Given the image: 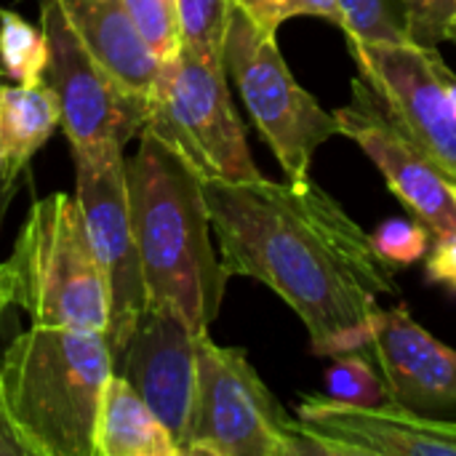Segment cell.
<instances>
[{"mask_svg":"<svg viewBox=\"0 0 456 456\" xmlns=\"http://www.w3.org/2000/svg\"><path fill=\"white\" fill-rule=\"evenodd\" d=\"M363 353L374 361L390 403L430 417L456 414V350L414 321L406 305L382 313Z\"/></svg>","mask_w":456,"mask_h":456,"instance_id":"14","label":"cell"},{"mask_svg":"<svg viewBox=\"0 0 456 456\" xmlns=\"http://www.w3.org/2000/svg\"><path fill=\"white\" fill-rule=\"evenodd\" d=\"M11 195H13V192H8V190H0V219H3V211H5V206H8Z\"/></svg>","mask_w":456,"mask_h":456,"instance_id":"29","label":"cell"},{"mask_svg":"<svg viewBox=\"0 0 456 456\" xmlns=\"http://www.w3.org/2000/svg\"><path fill=\"white\" fill-rule=\"evenodd\" d=\"M13 305L32 326L107 331L110 289L77 198L35 200L5 259Z\"/></svg>","mask_w":456,"mask_h":456,"instance_id":"4","label":"cell"},{"mask_svg":"<svg viewBox=\"0 0 456 456\" xmlns=\"http://www.w3.org/2000/svg\"><path fill=\"white\" fill-rule=\"evenodd\" d=\"M211 230L230 278H254L305 323L315 355L363 350L398 297L371 235L307 179H203Z\"/></svg>","mask_w":456,"mask_h":456,"instance_id":"1","label":"cell"},{"mask_svg":"<svg viewBox=\"0 0 456 456\" xmlns=\"http://www.w3.org/2000/svg\"><path fill=\"white\" fill-rule=\"evenodd\" d=\"M61 5L91 56L123 88L147 99L158 80L160 59L134 24L123 0H61Z\"/></svg>","mask_w":456,"mask_h":456,"instance_id":"15","label":"cell"},{"mask_svg":"<svg viewBox=\"0 0 456 456\" xmlns=\"http://www.w3.org/2000/svg\"><path fill=\"white\" fill-rule=\"evenodd\" d=\"M224 69L286 179H307L318 147L339 136L337 118L299 86L278 35L259 29L235 5L224 35Z\"/></svg>","mask_w":456,"mask_h":456,"instance_id":"7","label":"cell"},{"mask_svg":"<svg viewBox=\"0 0 456 456\" xmlns=\"http://www.w3.org/2000/svg\"><path fill=\"white\" fill-rule=\"evenodd\" d=\"M0 67L19 86H43L48 37L13 8H0Z\"/></svg>","mask_w":456,"mask_h":456,"instance_id":"18","label":"cell"},{"mask_svg":"<svg viewBox=\"0 0 456 456\" xmlns=\"http://www.w3.org/2000/svg\"><path fill=\"white\" fill-rule=\"evenodd\" d=\"M13 305V286H11V275L5 262H0V321L5 315V310Z\"/></svg>","mask_w":456,"mask_h":456,"instance_id":"28","label":"cell"},{"mask_svg":"<svg viewBox=\"0 0 456 456\" xmlns=\"http://www.w3.org/2000/svg\"><path fill=\"white\" fill-rule=\"evenodd\" d=\"M297 419L315 456H456V419L390 401L353 406L331 395H305Z\"/></svg>","mask_w":456,"mask_h":456,"instance_id":"12","label":"cell"},{"mask_svg":"<svg viewBox=\"0 0 456 456\" xmlns=\"http://www.w3.org/2000/svg\"><path fill=\"white\" fill-rule=\"evenodd\" d=\"M40 27L48 37L45 86L56 94L72 152L96 158L123 150L147 123V99L123 88L91 56L61 0H40Z\"/></svg>","mask_w":456,"mask_h":456,"instance_id":"8","label":"cell"},{"mask_svg":"<svg viewBox=\"0 0 456 456\" xmlns=\"http://www.w3.org/2000/svg\"><path fill=\"white\" fill-rule=\"evenodd\" d=\"M94 449L96 456H182L168 428L120 374L104 387Z\"/></svg>","mask_w":456,"mask_h":456,"instance_id":"17","label":"cell"},{"mask_svg":"<svg viewBox=\"0 0 456 456\" xmlns=\"http://www.w3.org/2000/svg\"><path fill=\"white\" fill-rule=\"evenodd\" d=\"M326 395L353 406H379L387 401L385 382L363 350L331 355V369L326 371Z\"/></svg>","mask_w":456,"mask_h":456,"instance_id":"20","label":"cell"},{"mask_svg":"<svg viewBox=\"0 0 456 456\" xmlns=\"http://www.w3.org/2000/svg\"><path fill=\"white\" fill-rule=\"evenodd\" d=\"M339 29L347 40L414 43L401 0H339Z\"/></svg>","mask_w":456,"mask_h":456,"instance_id":"19","label":"cell"},{"mask_svg":"<svg viewBox=\"0 0 456 456\" xmlns=\"http://www.w3.org/2000/svg\"><path fill=\"white\" fill-rule=\"evenodd\" d=\"M198 345V398L184 456H315L299 419H291L240 347Z\"/></svg>","mask_w":456,"mask_h":456,"instance_id":"6","label":"cell"},{"mask_svg":"<svg viewBox=\"0 0 456 456\" xmlns=\"http://www.w3.org/2000/svg\"><path fill=\"white\" fill-rule=\"evenodd\" d=\"M136 139L134 158H126V190L147 305L171 310L192 334H203L230 281L214 248L203 179L147 128Z\"/></svg>","mask_w":456,"mask_h":456,"instance_id":"2","label":"cell"},{"mask_svg":"<svg viewBox=\"0 0 456 456\" xmlns=\"http://www.w3.org/2000/svg\"><path fill=\"white\" fill-rule=\"evenodd\" d=\"M414 43L438 48L456 40V0H401Z\"/></svg>","mask_w":456,"mask_h":456,"instance_id":"25","label":"cell"},{"mask_svg":"<svg viewBox=\"0 0 456 456\" xmlns=\"http://www.w3.org/2000/svg\"><path fill=\"white\" fill-rule=\"evenodd\" d=\"M235 8H240L259 29L278 35L281 24L297 16H315L326 19L339 27V0H232Z\"/></svg>","mask_w":456,"mask_h":456,"instance_id":"24","label":"cell"},{"mask_svg":"<svg viewBox=\"0 0 456 456\" xmlns=\"http://www.w3.org/2000/svg\"><path fill=\"white\" fill-rule=\"evenodd\" d=\"M339 136L353 139L382 171L387 190L436 238L456 232V182L385 110L374 88L358 75L350 102L334 110Z\"/></svg>","mask_w":456,"mask_h":456,"instance_id":"11","label":"cell"},{"mask_svg":"<svg viewBox=\"0 0 456 456\" xmlns=\"http://www.w3.org/2000/svg\"><path fill=\"white\" fill-rule=\"evenodd\" d=\"M61 123L51 86H11L0 80V190L16 192L21 171Z\"/></svg>","mask_w":456,"mask_h":456,"instance_id":"16","label":"cell"},{"mask_svg":"<svg viewBox=\"0 0 456 456\" xmlns=\"http://www.w3.org/2000/svg\"><path fill=\"white\" fill-rule=\"evenodd\" d=\"M347 48L393 120L456 182V104L446 88L454 69L438 48L371 40H347Z\"/></svg>","mask_w":456,"mask_h":456,"instance_id":"9","label":"cell"},{"mask_svg":"<svg viewBox=\"0 0 456 456\" xmlns=\"http://www.w3.org/2000/svg\"><path fill=\"white\" fill-rule=\"evenodd\" d=\"M430 235V227L419 219H387L374 230L371 240L377 254L390 267H411L428 256Z\"/></svg>","mask_w":456,"mask_h":456,"instance_id":"23","label":"cell"},{"mask_svg":"<svg viewBox=\"0 0 456 456\" xmlns=\"http://www.w3.org/2000/svg\"><path fill=\"white\" fill-rule=\"evenodd\" d=\"M232 0H179L182 43L198 53L224 59V35Z\"/></svg>","mask_w":456,"mask_h":456,"instance_id":"21","label":"cell"},{"mask_svg":"<svg viewBox=\"0 0 456 456\" xmlns=\"http://www.w3.org/2000/svg\"><path fill=\"white\" fill-rule=\"evenodd\" d=\"M0 456H32L29 449L24 446V441L19 438L8 409H5V398H3V387H0Z\"/></svg>","mask_w":456,"mask_h":456,"instance_id":"27","label":"cell"},{"mask_svg":"<svg viewBox=\"0 0 456 456\" xmlns=\"http://www.w3.org/2000/svg\"><path fill=\"white\" fill-rule=\"evenodd\" d=\"M123 5L160 61L182 48L179 0H123Z\"/></svg>","mask_w":456,"mask_h":456,"instance_id":"22","label":"cell"},{"mask_svg":"<svg viewBox=\"0 0 456 456\" xmlns=\"http://www.w3.org/2000/svg\"><path fill=\"white\" fill-rule=\"evenodd\" d=\"M115 361L104 331L32 326L0 361L8 417L32 456H96V419Z\"/></svg>","mask_w":456,"mask_h":456,"instance_id":"3","label":"cell"},{"mask_svg":"<svg viewBox=\"0 0 456 456\" xmlns=\"http://www.w3.org/2000/svg\"><path fill=\"white\" fill-rule=\"evenodd\" d=\"M454 43H456V40H454Z\"/></svg>","mask_w":456,"mask_h":456,"instance_id":"30","label":"cell"},{"mask_svg":"<svg viewBox=\"0 0 456 456\" xmlns=\"http://www.w3.org/2000/svg\"><path fill=\"white\" fill-rule=\"evenodd\" d=\"M75 158V198L83 208L102 273L110 289V326L104 331L112 361L120 355L134 323L147 307L142 256L131 224L126 190V155L112 150L104 155Z\"/></svg>","mask_w":456,"mask_h":456,"instance_id":"10","label":"cell"},{"mask_svg":"<svg viewBox=\"0 0 456 456\" xmlns=\"http://www.w3.org/2000/svg\"><path fill=\"white\" fill-rule=\"evenodd\" d=\"M144 128L168 144L200 179H256L246 128L235 112L224 59L184 45L160 61L147 96Z\"/></svg>","mask_w":456,"mask_h":456,"instance_id":"5","label":"cell"},{"mask_svg":"<svg viewBox=\"0 0 456 456\" xmlns=\"http://www.w3.org/2000/svg\"><path fill=\"white\" fill-rule=\"evenodd\" d=\"M192 329L163 307H144L134 323L115 374H120L168 428L176 446L187 449L198 398V345Z\"/></svg>","mask_w":456,"mask_h":456,"instance_id":"13","label":"cell"},{"mask_svg":"<svg viewBox=\"0 0 456 456\" xmlns=\"http://www.w3.org/2000/svg\"><path fill=\"white\" fill-rule=\"evenodd\" d=\"M425 275L430 283L449 289L456 294V232L452 235H441L425 262Z\"/></svg>","mask_w":456,"mask_h":456,"instance_id":"26","label":"cell"}]
</instances>
